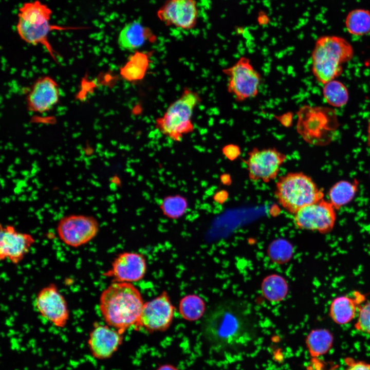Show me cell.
Masks as SVG:
<instances>
[{
  "label": "cell",
  "instance_id": "obj_1",
  "mask_svg": "<svg viewBox=\"0 0 370 370\" xmlns=\"http://www.w3.org/2000/svg\"><path fill=\"white\" fill-rule=\"evenodd\" d=\"M202 335L213 347L235 350L246 347L256 336L257 322L251 305L228 299L214 305L206 314Z\"/></svg>",
  "mask_w": 370,
  "mask_h": 370
},
{
  "label": "cell",
  "instance_id": "obj_2",
  "mask_svg": "<svg viewBox=\"0 0 370 370\" xmlns=\"http://www.w3.org/2000/svg\"><path fill=\"white\" fill-rule=\"evenodd\" d=\"M144 303L140 291L131 283L112 282L101 292L99 307L106 324L123 334L140 326Z\"/></svg>",
  "mask_w": 370,
  "mask_h": 370
},
{
  "label": "cell",
  "instance_id": "obj_3",
  "mask_svg": "<svg viewBox=\"0 0 370 370\" xmlns=\"http://www.w3.org/2000/svg\"><path fill=\"white\" fill-rule=\"evenodd\" d=\"M354 55V48L345 38L335 35L319 36L311 53L313 75L323 85L335 80L342 74L343 65Z\"/></svg>",
  "mask_w": 370,
  "mask_h": 370
},
{
  "label": "cell",
  "instance_id": "obj_4",
  "mask_svg": "<svg viewBox=\"0 0 370 370\" xmlns=\"http://www.w3.org/2000/svg\"><path fill=\"white\" fill-rule=\"evenodd\" d=\"M297 115V132L307 143L324 146L336 136L339 122L332 108L304 105L300 107Z\"/></svg>",
  "mask_w": 370,
  "mask_h": 370
},
{
  "label": "cell",
  "instance_id": "obj_5",
  "mask_svg": "<svg viewBox=\"0 0 370 370\" xmlns=\"http://www.w3.org/2000/svg\"><path fill=\"white\" fill-rule=\"evenodd\" d=\"M275 195L281 206L293 215L301 208L323 199L324 193L310 176L295 172L279 178Z\"/></svg>",
  "mask_w": 370,
  "mask_h": 370
},
{
  "label": "cell",
  "instance_id": "obj_6",
  "mask_svg": "<svg viewBox=\"0 0 370 370\" xmlns=\"http://www.w3.org/2000/svg\"><path fill=\"white\" fill-rule=\"evenodd\" d=\"M201 100L197 92L186 88L163 116L156 120V128L172 140L180 142L185 135L194 131L192 118L194 109Z\"/></svg>",
  "mask_w": 370,
  "mask_h": 370
},
{
  "label": "cell",
  "instance_id": "obj_7",
  "mask_svg": "<svg viewBox=\"0 0 370 370\" xmlns=\"http://www.w3.org/2000/svg\"><path fill=\"white\" fill-rule=\"evenodd\" d=\"M222 71L228 78L227 91L236 101L243 102L257 96L262 78L248 58L240 57Z\"/></svg>",
  "mask_w": 370,
  "mask_h": 370
},
{
  "label": "cell",
  "instance_id": "obj_8",
  "mask_svg": "<svg viewBox=\"0 0 370 370\" xmlns=\"http://www.w3.org/2000/svg\"><path fill=\"white\" fill-rule=\"evenodd\" d=\"M99 223L93 216L72 214L63 216L58 221L57 232L60 239L72 248L83 246L96 237Z\"/></svg>",
  "mask_w": 370,
  "mask_h": 370
},
{
  "label": "cell",
  "instance_id": "obj_9",
  "mask_svg": "<svg viewBox=\"0 0 370 370\" xmlns=\"http://www.w3.org/2000/svg\"><path fill=\"white\" fill-rule=\"evenodd\" d=\"M336 219V209L324 198L301 208L293 214V219L298 229L321 234L330 232Z\"/></svg>",
  "mask_w": 370,
  "mask_h": 370
},
{
  "label": "cell",
  "instance_id": "obj_10",
  "mask_svg": "<svg viewBox=\"0 0 370 370\" xmlns=\"http://www.w3.org/2000/svg\"><path fill=\"white\" fill-rule=\"evenodd\" d=\"M286 160V155L275 148L254 147L248 152L244 161L251 181L268 183L276 178Z\"/></svg>",
  "mask_w": 370,
  "mask_h": 370
},
{
  "label": "cell",
  "instance_id": "obj_11",
  "mask_svg": "<svg viewBox=\"0 0 370 370\" xmlns=\"http://www.w3.org/2000/svg\"><path fill=\"white\" fill-rule=\"evenodd\" d=\"M198 13L196 0H166L156 15L168 26L190 30L196 26Z\"/></svg>",
  "mask_w": 370,
  "mask_h": 370
},
{
  "label": "cell",
  "instance_id": "obj_12",
  "mask_svg": "<svg viewBox=\"0 0 370 370\" xmlns=\"http://www.w3.org/2000/svg\"><path fill=\"white\" fill-rule=\"evenodd\" d=\"M35 305L40 314L55 326L63 328L66 325L69 318L67 302L54 284L39 291Z\"/></svg>",
  "mask_w": 370,
  "mask_h": 370
},
{
  "label": "cell",
  "instance_id": "obj_13",
  "mask_svg": "<svg viewBox=\"0 0 370 370\" xmlns=\"http://www.w3.org/2000/svg\"><path fill=\"white\" fill-rule=\"evenodd\" d=\"M175 312L168 293L163 291L153 300L144 303L140 326L150 331H164L171 325Z\"/></svg>",
  "mask_w": 370,
  "mask_h": 370
},
{
  "label": "cell",
  "instance_id": "obj_14",
  "mask_svg": "<svg viewBox=\"0 0 370 370\" xmlns=\"http://www.w3.org/2000/svg\"><path fill=\"white\" fill-rule=\"evenodd\" d=\"M35 243L30 234L19 232L10 225H1L0 260L13 264L20 263Z\"/></svg>",
  "mask_w": 370,
  "mask_h": 370
},
{
  "label": "cell",
  "instance_id": "obj_15",
  "mask_svg": "<svg viewBox=\"0 0 370 370\" xmlns=\"http://www.w3.org/2000/svg\"><path fill=\"white\" fill-rule=\"evenodd\" d=\"M146 272V262L143 254L125 252L118 255L103 275L112 278V282L131 283L142 280Z\"/></svg>",
  "mask_w": 370,
  "mask_h": 370
},
{
  "label": "cell",
  "instance_id": "obj_16",
  "mask_svg": "<svg viewBox=\"0 0 370 370\" xmlns=\"http://www.w3.org/2000/svg\"><path fill=\"white\" fill-rule=\"evenodd\" d=\"M59 100V85L49 76L36 79L30 87L26 99L28 110L40 114L51 110Z\"/></svg>",
  "mask_w": 370,
  "mask_h": 370
},
{
  "label": "cell",
  "instance_id": "obj_17",
  "mask_svg": "<svg viewBox=\"0 0 370 370\" xmlns=\"http://www.w3.org/2000/svg\"><path fill=\"white\" fill-rule=\"evenodd\" d=\"M122 335L118 330L107 324L95 323L87 341L92 356L100 360L111 357L122 342Z\"/></svg>",
  "mask_w": 370,
  "mask_h": 370
},
{
  "label": "cell",
  "instance_id": "obj_18",
  "mask_svg": "<svg viewBox=\"0 0 370 370\" xmlns=\"http://www.w3.org/2000/svg\"><path fill=\"white\" fill-rule=\"evenodd\" d=\"M17 32L21 39L27 43L33 45H42L56 62L57 52L52 48L48 40L50 32L54 30H79L86 28L82 27L62 26L53 25L49 22L42 24H31L18 18L16 26Z\"/></svg>",
  "mask_w": 370,
  "mask_h": 370
},
{
  "label": "cell",
  "instance_id": "obj_19",
  "mask_svg": "<svg viewBox=\"0 0 370 370\" xmlns=\"http://www.w3.org/2000/svg\"><path fill=\"white\" fill-rule=\"evenodd\" d=\"M365 300V295L359 291H354L353 297H337L330 304L329 316L338 325L348 324L355 318Z\"/></svg>",
  "mask_w": 370,
  "mask_h": 370
},
{
  "label": "cell",
  "instance_id": "obj_20",
  "mask_svg": "<svg viewBox=\"0 0 370 370\" xmlns=\"http://www.w3.org/2000/svg\"><path fill=\"white\" fill-rule=\"evenodd\" d=\"M152 36L151 30L139 21L125 24L120 30L118 43L120 48L128 51H136Z\"/></svg>",
  "mask_w": 370,
  "mask_h": 370
},
{
  "label": "cell",
  "instance_id": "obj_21",
  "mask_svg": "<svg viewBox=\"0 0 370 370\" xmlns=\"http://www.w3.org/2000/svg\"><path fill=\"white\" fill-rule=\"evenodd\" d=\"M334 343V335L326 328L313 329L305 339L306 347L312 358H318L327 354L333 347Z\"/></svg>",
  "mask_w": 370,
  "mask_h": 370
},
{
  "label": "cell",
  "instance_id": "obj_22",
  "mask_svg": "<svg viewBox=\"0 0 370 370\" xmlns=\"http://www.w3.org/2000/svg\"><path fill=\"white\" fill-rule=\"evenodd\" d=\"M148 53L136 51L120 68V75L126 81L135 82L143 79L150 65Z\"/></svg>",
  "mask_w": 370,
  "mask_h": 370
},
{
  "label": "cell",
  "instance_id": "obj_23",
  "mask_svg": "<svg viewBox=\"0 0 370 370\" xmlns=\"http://www.w3.org/2000/svg\"><path fill=\"white\" fill-rule=\"evenodd\" d=\"M358 186L357 180L337 182L328 191L329 201L336 210L340 209L352 201L358 192Z\"/></svg>",
  "mask_w": 370,
  "mask_h": 370
},
{
  "label": "cell",
  "instance_id": "obj_24",
  "mask_svg": "<svg viewBox=\"0 0 370 370\" xmlns=\"http://www.w3.org/2000/svg\"><path fill=\"white\" fill-rule=\"evenodd\" d=\"M344 25L350 34L361 36L370 33V11L365 8H355L346 14Z\"/></svg>",
  "mask_w": 370,
  "mask_h": 370
},
{
  "label": "cell",
  "instance_id": "obj_25",
  "mask_svg": "<svg viewBox=\"0 0 370 370\" xmlns=\"http://www.w3.org/2000/svg\"><path fill=\"white\" fill-rule=\"evenodd\" d=\"M52 10L39 1L25 3L20 8L18 17L31 24H42L50 21Z\"/></svg>",
  "mask_w": 370,
  "mask_h": 370
},
{
  "label": "cell",
  "instance_id": "obj_26",
  "mask_svg": "<svg viewBox=\"0 0 370 370\" xmlns=\"http://www.w3.org/2000/svg\"><path fill=\"white\" fill-rule=\"evenodd\" d=\"M323 85V96L330 106L339 108L347 103L349 92L346 86L342 82L335 79Z\"/></svg>",
  "mask_w": 370,
  "mask_h": 370
},
{
  "label": "cell",
  "instance_id": "obj_27",
  "mask_svg": "<svg viewBox=\"0 0 370 370\" xmlns=\"http://www.w3.org/2000/svg\"><path fill=\"white\" fill-rule=\"evenodd\" d=\"M188 206L187 198L180 194L165 196L160 204V208L163 215L172 219L182 217L187 212Z\"/></svg>",
  "mask_w": 370,
  "mask_h": 370
},
{
  "label": "cell",
  "instance_id": "obj_28",
  "mask_svg": "<svg viewBox=\"0 0 370 370\" xmlns=\"http://www.w3.org/2000/svg\"><path fill=\"white\" fill-rule=\"evenodd\" d=\"M205 303L203 300L196 295H188L183 297L179 303V312L181 316L188 321H195L203 314Z\"/></svg>",
  "mask_w": 370,
  "mask_h": 370
},
{
  "label": "cell",
  "instance_id": "obj_29",
  "mask_svg": "<svg viewBox=\"0 0 370 370\" xmlns=\"http://www.w3.org/2000/svg\"><path fill=\"white\" fill-rule=\"evenodd\" d=\"M263 291L268 299L278 300L282 299L286 292V284L281 277L271 276L264 281Z\"/></svg>",
  "mask_w": 370,
  "mask_h": 370
},
{
  "label": "cell",
  "instance_id": "obj_30",
  "mask_svg": "<svg viewBox=\"0 0 370 370\" xmlns=\"http://www.w3.org/2000/svg\"><path fill=\"white\" fill-rule=\"evenodd\" d=\"M354 328L358 331L370 335V300L359 308Z\"/></svg>",
  "mask_w": 370,
  "mask_h": 370
},
{
  "label": "cell",
  "instance_id": "obj_31",
  "mask_svg": "<svg viewBox=\"0 0 370 370\" xmlns=\"http://www.w3.org/2000/svg\"><path fill=\"white\" fill-rule=\"evenodd\" d=\"M271 254L273 257L281 260L287 258L289 256L288 253L290 251V247L287 242L284 240H278L272 243L271 246Z\"/></svg>",
  "mask_w": 370,
  "mask_h": 370
},
{
  "label": "cell",
  "instance_id": "obj_32",
  "mask_svg": "<svg viewBox=\"0 0 370 370\" xmlns=\"http://www.w3.org/2000/svg\"><path fill=\"white\" fill-rule=\"evenodd\" d=\"M344 362L346 365L344 370H370V363L364 361L347 357L345 359Z\"/></svg>",
  "mask_w": 370,
  "mask_h": 370
},
{
  "label": "cell",
  "instance_id": "obj_33",
  "mask_svg": "<svg viewBox=\"0 0 370 370\" xmlns=\"http://www.w3.org/2000/svg\"><path fill=\"white\" fill-rule=\"evenodd\" d=\"M274 118L285 127H290L293 124V114L291 112H287L280 115H275Z\"/></svg>",
  "mask_w": 370,
  "mask_h": 370
},
{
  "label": "cell",
  "instance_id": "obj_34",
  "mask_svg": "<svg viewBox=\"0 0 370 370\" xmlns=\"http://www.w3.org/2000/svg\"><path fill=\"white\" fill-rule=\"evenodd\" d=\"M366 143L367 146L370 147V118L369 119L367 125Z\"/></svg>",
  "mask_w": 370,
  "mask_h": 370
},
{
  "label": "cell",
  "instance_id": "obj_35",
  "mask_svg": "<svg viewBox=\"0 0 370 370\" xmlns=\"http://www.w3.org/2000/svg\"><path fill=\"white\" fill-rule=\"evenodd\" d=\"M158 370H177L171 366H163L161 367Z\"/></svg>",
  "mask_w": 370,
  "mask_h": 370
}]
</instances>
